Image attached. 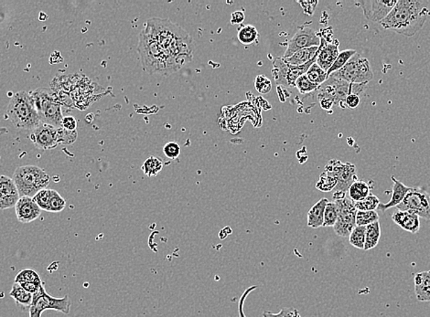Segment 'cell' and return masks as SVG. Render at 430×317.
Returning <instances> with one entry per match:
<instances>
[{
    "label": "cell",
    "instance_id": "obj_45",
    "mask_svg": "<svg viewBox=\"0 0 430 317\" xmlns=\"http://www.w3.org/2000/svg\"><path fill=\"white\" fill-rule=\"evenodd\" d=\"M302 8H303L304 13L308 16H312L314 14L318 1H298Z\"/></svg>",
    "mask_w": 430,
    "mask_h": 317
},
{
    "label": "cell",
    "instance_id": "obj_42",
    "mask_svg": "<svg viewBox=\"0 0 430 317\" xmlns=\"http://www.w3.org/2000/svg\"><path fill=\"white\" fill-rule=\"evenodd\" d=\"M263 317H301L297 309L293 307L282 308L280 313L274 314L266 311L263 313Z\"/></svg>",
    "mask_w": 430,
    "mask_h": 317
},
{
    "label": "cell",
    "instance_id": "obj_32",
    "mask_svg": "<svg viewBox=\"0 0 430 317\" xmlns=\"http://www.w3.org/2000/svg\"><path fill=\"white\" fill-rule=\"evenodd\" d=\"M380 200L376 195L370 194L361 202H354L357 211H374L379 208Z\"/></svg>",
    "mask_w": 430,
    "mask_h": 317
},
{
    "label": "cell",
    "instance_id": "obj_46",
    "mask_svg": "<svg viewBox=\"0 0 430 317\" xmlns=\"http://www.w3.org/2000/svg\"><path fill=\"white\" fill-rule=\"evenodd\" d=\"M62 127L68 131L77 130V119H75L74 116H65V117L63 119Z\"/></svg>",
    "mask_w": 430,
    "mask_h": 317
},
{
    "label": "cell",
    "instance_id": "obj_19",
    "mask_svg": "<svg viewBox=\"0 0 430 317\" xmlns=\"http://www.w3.org/2000/svg\"><path fill=\"white\" fill-rule=\"evenodd\" d=\"M393 222L401 229L412 234H417L420 229V218L412 212L397 211L392 215Z\"/></svg>",
    "mask_w": 430,
    "mask_h": 317
},
{
    "label": "cell",
    "instance_id": "obj_14",
    "mask_svg": "<svg viewBox=\"0 0 430 317\" xmlns=\"http://www.w3.org/2000/svg\"><path fill=\"white\" fill-rule=\"evenodd\" d=\"M397 3V0H366L359 2V5H361L366 19L381 23L393 10Z\"/></svg>",
    "mask_w": 430,
    "mask_h": 317
},
{
    "label": "cell",
    "instance_id": "obj_40",
    "mask_svg": "<svg viewBox=\"0 0 430 317\" xmlns=\"http://www.w3.org/2000/svg\"><path fill=\"white\" fill-rule=\"evenodd\" d=\"M51 197V190H48V188H45V190L38 192V193L35 195L33 199L34 200V202L40 206V209H42V211H47L49 202H50Z\"/></svg>",
    "mask_w": 430,
    "mask_h": 317
},
{
    "label": "cell",
    "instance_id": "obj_4",
    "mask_svg": "<svg viewBox=\"0 0 430 317\" xmlns=\"http://www.w3.org/2000/svg\"><path fill=\"white\" fill-rule=\"evenodd\" d=\"M7 116L17 129L33 131L42 124L33 96L25 91L17 92L10 99Z\"/></svg>",
    "mask_w": 430,
    "mask_h": 317
},
{
    "label": "cell",
    "instance_id": "obj_23",
    "mask_svg": "<svg viewBox=\"0 0 430 317\" xmlns=\"http://www.w3.org/2000/svg\"><path fill=\"white\" fill-rule=\"evenodd\" d=\"M319 47H312L299 49L292 56L284 59L285 62L289 65L301 66L306 64L313 59L318 54Z\"/></svg>",
    "mask_w": 430,
    "mask_h": 317
},
{
    "label": "cell",
    "instance_id": "obj_12",
    "mask_svg": "<svg viewBox=\"0 0 430 317\" xmlns=\"http://www.w3.org/2000/svg\"><path fill=\"white\" fill-rule=\"evenodd\" d=\"M334 202L338 209V220L333 226L334 231L339 237H349L356 227L357 209L354 202L347 196Z\"/></svg>",
    "mask_w": 430,
    "mask_h": 317
},
{
    "label": "cell",
    "instance_id": "obj_43",
    "mask_svg": "<svg viewBox=\"0 0 430 317\" xmlns=\"http://www.w3.org/2000/svg\"><path fill=\"white\" fill-rule=\"evenodd\" d=\"M164 152L168 158L176 159L181 155V147L175 142H170L164 145Z\"/></svg>",
    "mask_w": 430,
    "mask_h": 317
},
{
    "label": "cell",
    "instance_id": "obj_47",
    "mask_svg": "<svg viewBox=\"0 0 430 317\" xmlns=\"http://www.w3.org/2000/svg\"><path fill=\"white\" fill-rule=\"evenodd\" d=\"M360 103H361V98H360L359 95H349L347 97V100H345V106H347V108L356 109V107L359 106Z\"/></svg>",
    "mask_w": 430,
    "mask_h": 317
},
{
    "label": "cell",
    "instance_id": "obj_18",
    "mask_svg": "<svg viewBox=\"0 0 430 317\" xmlns=\"http://www.w3.org/2000/svg\"><path fill=\"white\" fill-rule=\"evenodd\" d=\"M17 220L22 223H30L39 219L42 209L34 202L33 197H20L15 206Z\"/></svg>",
    "mask_w": 430,
    "mask_h": 317
},
{
    "label": "cell",
    "instance_id": "obj_50",
    "mask_svg": "<svg viewBox=\"0 0 430 317\" xmlns=\"http://www.w3.org/2000/svg\"><path fill=\"white\" fill-rule=\"evenodd\" d=\"M345 197H347V193H345V192L336 191L334 192L333 194V200L334 202H336V200L344 199Z\"/></svg>",
    "mask_w": 430,
    "mask_h": 317
},
{
    "label": "cell",
    "instance_id": "obj_35",
    "mask_svg": "<svg viewBox=\"0 0 430 317\" xmlns=\"http://www.w3.org/2000/svg\"><path fill=\"white\" fill-rule=\"evenodd\" d=\"M77 131H68L63 127L57 128V141L59 145H72L77 141Z\"/></svg>",
    "mask_w": 430,
    "mask_h": 317
},
{
    "label": "cell",
    "instance_id": "obj_15",
    "mask_svg": "<svg viewBox=\"0 0 430 317\" xmlns=\"http://www.w3.org/2000/svg\"><path fill=\"white\" fill-rule=\"evenodd\" d=\"M31 139L35 147L40 150L54 149L59 145L57 141V128L50 124H40L33 131Z\"/></svg>",
    "mask_w": 430,
    "mask_h": 317
},
{
    "label": "cell",
    "instance_id": "obj_9",
    "mask_svg": "<svg viewBox=\"0 0 430 317\" xmlns=\"http://www.w3.org/2000/svg\"><path fill=\"white\" fill-rule=\"evenodd\" d=\"M316 56L310 62L301 66L289 65L283 58H276L273 62L272 76L274 77L276 83L278 86L286 87H295L296 81L302 75L306 74L310 66L316 63Z\"/></svg>",
    "mask_w": 430,
    "mask_h": 317
},
{
    "label": "cell",
    "instance_id": "obj_16",
    "mask_svg": "<svg viewBox=\"0 0 430 317\" xmlns=\"http://www.w3.org/2000/svg\"><path fill=\"white\" fill-rule=\"evenodd\" d=\"M19 191L13 179L0 176V209L14 208L19 200Z\"/></svg>",
    "mask_w": 430,
    "mask_h": 317
},
{
    "label": "cell",
    "instance_id": "obj_13",
    "mask_svg": "<svg viewBox=\"0 0 430 317\" xmlns=\"http://www.w3.org/2000/svg\"><path fill=\"white\" fill-rule=\"evenodd\" d=\"M319 45H321V38L312 29L301 28L287 43L283 59L292 56L299 49L319 47Z\"/></svg>",
    "mask_w": 430,
    "mask_h": 317
},
{
    "label": "cell",
    "instance_id": "obj_30",
    "mask_svg": "<svg viewBox=\"0 0 430 317\" xmlns=\"http://www.w3.org/2000/svg\"><path fill=\"white\" fill-rule=\"evenodd\" d=\"M356 54V49H347V51L340 52L335 62H334L333 66L331 67V69L327 72L328 76H330L333 72L341 70Z\"/></svg>",
    "mask_w": 430,
    "mask_h": 317
},
{
    "label": "cell",
    "instance_id": "obj_24",
    "mask_svg": "<svg viewBox=\"0 0 430 317\" xmlns=\"http://www.w3.org/2000/svg\"><path fill=\"white\" fill-rule=\"evenodd\" d=\"M371 194L370 186L363 180H356L351 184L347 193V197L353 202H361Z\"/></svg>",
    "mask_w": 430,
    "mask_h": 317
},
{
    "label": "cell",
    "instance_id": "obj_49",
    "mask_svg": "<svg viewBox=\"0 0 430 317\" xmlns=\"http://www.w3.org/2000/svg\"><path fill=\"white\" fill-rule=\"evenodd\" d=\"M319 106H321V108L324 110V111H330V110L333 109L334 106L333 101L330 100V99L327 98H321L319 99Z\"/></svg>",
    "mask_w": 430,
    "mask_h": 317
},
{
    "label": "cell",
    "instance_id": "obj_31",
    "mask_svg": "<svg viewBox=\"0 0 430 317\" xmlns=\"http://www.w3.org/2000/svg\"><path fill=\"white\" fill-rule=\"evenodd\" d=\"M162 168H164V162L161 158L150 156L142 165V170L148 177H154L161 172Z\"/></svg>",
    "mask_w": 430,
    "mask_h": 317
},
{
    "label": "cell",
    "instance_id": "obj_17",
    "mask_svg": "<svg viewBox=\"0 0 430 317\" xmlns=\"http://www.w3.org/2000/svg\"><path fill=\"white\" fill-rule=\"evenodd\" d=\"M321 38V45L319 47L316 63L328 72L340 54L339 42L334 40L333 42L329 43L324 38Z\"/></svg>",
    "mask_w": 430,
    "mask_h": 317
},
{
    "label": "cell",
    "instance_id": "obj_27",
    "mask_svg": "<svg viewBox=\"0 0 430 317\" xmlns=\"http://www.w3.org/2000/svg\"><path fill=\"white\" fill-rule=\"evenodd\" d=\"M260 33L257 28L252 25H246L238 31V40L244 45H251L257 40Z\"/></svg>",
    "mask_w": 430,
    "mask_h": 317
},
{
    "label": "cell",
    "instance_id": "obj_38",
    "mask_svg": "<svg viewBox=\"0 0 430 317\" xmlns=\"http://www.w3.org/2000/svg\"><path fill=\"white\" fill-rule=\"evenodd\" d=\"M337 185L336 179L333 177L324 172L319 177V181L317 182V190L322 192H330L334 190Z\"/></svg>",
    "mask_w": 430,
    "mask_h": 317
},
{
    "label": "cell",
    "instance_id": "obj_10",
    "mask_svg": "<svg viewBox=\"0 0 430 317\" xmlns=\"http://www.w3.org/2000/svg\"><path fill=\"white\" fill-rule=\"evenodd\" d=\"M325 173L336 179L337 185L334 191H342L347 193L357 179V168L350 162H342L341 160L331 159L325 165Z\"/></svg>",
    "mask_w": 430,
    "mask_h": 317
},
{
    "label": "cell",
    "instance_id": "obj_28",
    "mask_svg": "<svg viewBox=\"0 0 430 317\" xmlns=\"http://www.w3.org/2000/svg\"><path fill=\"white\" fill-rule=\"evenodd\" d=\"M306 75L312 83H314L318 86H322V84L328 80V78H329V76H328L327 72L322 70L316 63H313L312 65L310 66V68L309 69V71L307 72Z\"/></svg>",
    "mask_w": 430,
    "mask_h": 317
},
{
    "label": "cell",
    "instance_id": "obj_3",
    "mask_svg": "<svg viewBox=\"0 0 430 317\" xmlns=\"http://www.w3.org/2000/svg\"><path fill=\"white\" fill-rule=\"evenodd\" d=\"M138 51L142 66L148 74L168 76L181 70L177 65L175 57L165 51L144 31L139 34Z\"/></svg>",
    "mask_w": 430,
    "mask_h": 317
},
{
    "label": "cell",
    "instance_id": "obj_37",
    "mask_svg": "<svg viewBox=\"0 0 430 317\" xmlns=\"http://www.w3.org/2000/svg\"><path fill=\"white\" fill-rule=\"evenodd\" d=\"M338 220V209L335 202H328L324 211V227H333Z\"/></svg>",
    "mask_w": 430,
    "mask_h": 317
},
{
    "label": "cell",
    "instance_id": "obj_29",
    "mask_svg": "<svg viewBox=\"0 0 430 317\" xmlns=\"http://www.w3.org/2000/svg\"><path fill=\"white\" fill-rule=\"evenodd\" d=\"M366 226H356L349 236V243L356 249L365 250Z\"/></svg>",
    "mask_w": 430,
    "mask_h": 317
},
{
    "label": "cell",
    "instance_id": "obj_44",
    "mask_svg": "<svg viewBox=\"0 0 430 317\" xmlns=\"http://www.w3.org/2000/svg\"><path fill=\"white\" fill-rule=\"evenodd\" d=\"M45 284L43 282H23V283H20L19 286L23 288L26 291V292L31 293V295H34Z\"/></svg>",
    "mask_w": 430,
    "mask_h": 317
},
{
    "label": "cell",
    "instance_id": "obj_22",
    "mask_svg": "<svg viewBox=\"0 0 430 317\" xmlns=\"http://www.w3.org/2000/svg\"><path fill=\"white\" fill-rule=\"evenodd\" d=\"M329 202L327 199H321L312 206L308 212V226L312 229H319L324 227L325 208Z\"/></svg>",
    "mask_w": 430,
    "mask_h": 317
},
{
    "label": "cell",
    "instance_id": "obj_7",
    "mask_svg": "<svg viewBox=\"0 0 430 317\" xmlns=\"http://www.w3.org/2000/svg\"><path fill=\"white\" fill-rule=\"evenodd\" d=\"M329 77L344 80L350 83H368L374 79V72L368 59L356 54L341 70L333 72Z\"/></svg>",
    "mask_w": 430,
    "mask_h": 317
},
{
    "label": "cell",
    "instance_id": "obj_8",
    "mask_svg": "<svg viewBox=\"0 0 430 317\" xmlns=\"http://www.w3.org/2000/svg\"><path fill=\"white\" fill-rule=\"evenodd\" d=\"M72 302L68 295L63 298H54L46 292L45 284L36 293L33 295V304L30 310V317H42V313L46 310H54L63 313V315H69L71 311Z\"/></svg>",
    "mask_w": 430,
    "mask_h": 317
},
{
    "label": "cell",
    "instance_id": "obj_11",
    "mask_svg": "<svg viewBox=\"0 0 430 317\" xmlns=\"http://www.w3.org/2000/svg\"><path fill=\"white\" fill-rule=\"evenodd\" d=\"M397 208V211L412 212L424 220H430V196L423 188H411Z\"/></svg>",
    "mask_w": 430,
    "mask_h": 317
},
{
    "label": "cell",
    "instance_id": "obj_34",
    "mask_svg": "<svg viewBox=\"0 0 430 317\" xmlns=\"http://www.w3.org/2000/svg\"><path fill=\"white\" fill-rule=\"evenodd\" d=\"M376 222H379V215L376 211H357L356 226H368Z\"/></svg>",
    "mask_w": 430,
    "mask_h": 317
},
{
    "label": "cell",
    "instance_id": "obj_26",
    "mask_svg": "<svg viewBox=\"0 0 430 317\" xmlns=\"http://www.w3.org/2000/svg\"><path fill=\"white\" fill-rule=\"evenodd\" d=\"M10 295L14 299V301L17 302V305L22 307L30 308L31 304H33V295L26 292L19 284L14 283L13 289H11Z\"/></svg>",
    "mask_w": 430,
    "mask_h": 317
},
{
    "label": "cell",
    "instance_id": "obj_1",
    "mask_svg": "<svg viewBox=\"0 0 430 317\" xmlns=\"http://www.w3.org/2000/svg\"><path fill=\"white\" fill-rule=\"evenodd\" d=\"M142 31L174 57L182 54L193 55L196 43L193 38L181 26L170 19L153 17L148 20Z\"/></svg>",
    "mask_w": 430,
    "mask_h": 317
},
{
    "label": "cell",
    "instance_id": "obj_41",
    "mask_svg": "<svg viewBox=\"0 0 430 317\" xmlns=\"http://www.w3.org/2000/svg\"><path fill=\"white\" fill-rule=\"evenodd\" d=\"M255 87L260 94L266 95L272 90V83L269 78L264 76V75H258L255 78Z\"/></svg>",
    "mask_w": 430,
    "mask_h": 317
},
{
    "label": "cell",
    "instance_id": "obj_21",
    "mask_svg": "<svg viewBox=\"0 0 430 317\" xmlns=\"http://www.w3.org/2000/svg\"><path fill=\"white\" fill-rule=\"evenodd\" d=\"M415 293L420 302H430V270L415 273Z\"/></svg>",
    "mask_w": 430,
    "mask_h": 317
},
{
    "label": "cell",
    "instance_id": "obj_20",
    "mask_svg": "<svg viewBox=\"0 0 430 317\" xmlns=\"http://www.w3.org/2000/svg\"><path fill=\"white\" fill-rule=\"evenodd\" d=\"M391 179L392 181H393V190H392L391 199L389 200V202L385 203V204L380 203L379 208H377L380 211H385L389 209L399 205L400 203L403 202L404 199H405L406 195L411 190V188L404 185L402 182L397 180L394 176L391 177Z\"/></svg>",
    "mask_w": 430,
    "mask_h": 317
},
{
    "label": "cell",
    "instance_id": "obj_5",
    "mask_svg": "<svg viewBox=\"0 0 430 317\" xmlns=\"http://www.w3.org/2000/svg\"><path fill=\"white\" fill-rule=\"evenodd\" d=\"M13 180L19 197H33L38 192L47 188L51 177L37 165H23L17 168L13 174Z\"/></svg>",
    "mask_w": 430,
    "mask_h": 317
},
{
    "label": "cell",
    "instance_id": "obj_33",
    "mask_svg": "<svg viewBox=\"0 0 430 317\" xmlns=\"http://www.w3.org/2000/svg\"><path fill=\"white\" fill-rule=\"evenodd\" d=\"M66 206V200L63 199L59 194V192L51 190V197L50 202H49L47 212H52V213H59L63 211Z\"/></svg>",
    "mask_w": 430,
    "mask_h": 317
},
{
    "label": "cell",
    "instance_id": "obj_2",
    "mask_svg": "<svg viewBox=\"0 0 430 317\" xmlns=\"http://www.w3.org/2000/svg\"><path fill=\"white\" fill-rule=\"evenodd\" d=\"M429 15L430 11L424 3L417 0H399L380 24L385 30L412 37L423 28Z\"/></svg>",
    "mask_w": 430,
    "mask_h": 317
},
{
    "label": "cell",
    "instance_id": "obj_25",
    "mask_svg": "<svg viewBox=\"0 0 430 317\" xmlns=\"http://www.w3.org/2000/svg\"><path fill=\"white\" fill-rule=\"evenodd\" d=\"M381 238L380 222H376L366 226L365 251L376 248L379 245Z\"/></svg>",
    "mask_w": 430,
    "mask_h": 317
},
{
    "label": "cell",
    "instance_id": "obj_36",
    "mask_svg": "<svg viewBox=\"0 0 430 317\" xmlns=\"http://www.w3.org/2000/svg\"><path fill=\"white\" fill-rule=\"evenodd\" d=\"M295 87L298 90L301 94L308 95L310 94V92H316L319 86L312 83V81L309 80V78L307 77V75L304 74L296 81Z\"/></svg>",
    "mask_w": 430,
    "mask_h": 317
},
{
    "label": "cell",
    "instance_id": "obj_48",
    "mask_svg": "<svg viewBox=\"0 0 430 317\" xmlns=\"http://www.w3.org/2000/svg\"><path fill=\"white\" fill-rule=\"evenodd\" d=\"M245 19V13H244L243 11H235V13L232 14L231 23L232 25L241 24Z\"/></svg>",
    "mask_w": 430,
    "mask_h": 317
},
{
    "label": "cell",
    "instance_id": "obj_39",
    "mask_svg": "<svg viewBox=\"0 0 430 317\" xmlns=\"http://www.w3.org/2000/svg\"><path fill=\"white\" fill-rule=\"evenodd\" d=\"M39 273L33 269H23L17 273L14 283L20 284L23 282H42Z\"/></svg>",
    "mask_w": 430,
    "mask_h": 317
},
{
    "label": "cell",
    "instance_id": "obj_6",
    "mask_svg": "<svg viewBox=\"0 0 430 317\" xmlns=\"http://www.w3.org/2000/svg\"><path fill=\"white\" fill-rule=\"evenodd\" d=\"M42 124H50L55 128L62 127V106L58 100V95L54 90L39 88L31 92Z\"/></svg>",
    "mask_w": 430,
    "mask_h": 317
}]
</instances>
